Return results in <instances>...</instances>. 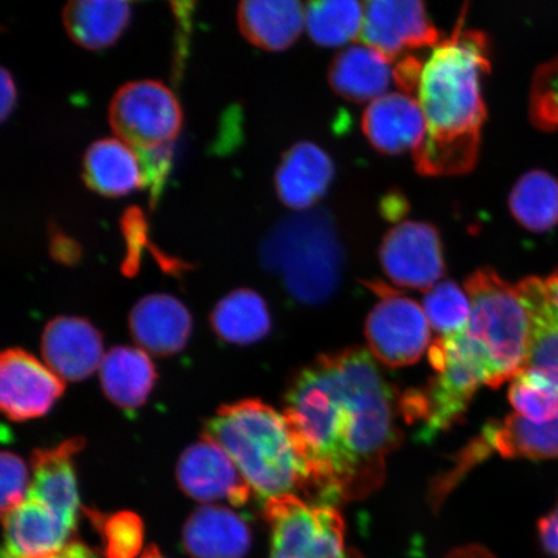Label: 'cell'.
Listing matches in <instances>:
<instances>
[{
    "instance_id": "37",
    "label": "cell",
    "mask_w": 558,
    "mask_h": 558,
    "mask_svg": "<svg viewBox=\"0 0 558 558\" xmlns=\"http://www.w3.org/2000/svg\"><path fill=\"white\" fill-rule=\"evenodd\" d=\"M29 474L26 465L15 453H2V512L12 511L23 504L29 493Z\"/></svg>"
},
{
    "instance_id": "34",
    "label": "cell",
    "mask_w": 558,
    "mask_h": 558,
    "mask_svg": "<svg viewBox=\"0 0 558 558\" xmlns=\"http://www.w3.org/2000/svg\"><path fill=\"white\" fill-rule=\"evenodd\" d=\"M109 558H134L143 546V523L132 513H118L102 523Z\"/></svg>"
},
{
    "instance_id": "20",
    "label": "cell",
    "mask_w": 558,
    "mask_h": 558,
    "mask_svg": "<svg viewBox=\"0 0 558 558\" xmlns=\"http://www.w3.org/2000/svg\"><path fill=\"white\" fill-rule=\"evenodd\" d=\"M184 546L193 558H242L250 549L251 532L230 509L206 506L187 520Z\"/></svg>"
},
{
    "instance_id": "13",
    "label": "cell",
    "mask_w": 558,
    "mask_h": 558,
    "mask_svg": "<svg viewBox=\"0 0 558 558\" xmlns=\"http://www.w3.org/2000/svg\"><path fill=\"white\" fill-rule=\"evenodd\" d=\"M64 388V380L33 355L19 349L3 353L0 403L12 421L23 422L45 415Z\"/></svg>"
},
{
    "instance_id": "41",
    "label": "cell",
    "mask_w": 558,
    "mask_h": 558,
    "mask_svg": "<svg viewBox=\"0 0 558 558\" xmlns=\"http://www.w3.org/2000/svg\"><path fill=\"white\" fill-rule=\"evenodd\" d=\"M542 546L550 556L558 558V505L555 511L538 523Z\"/></svg>"
},
{
    "instance_id": "29",
    "label": "cell",
    "mask_w": 558,
    "mask_h": 558,
    "mask_svg": "<svg viewBox=\"0 0 558 558\" xmlns=\"http://www.w3.org/2000/svg\"><path fill=\"white\" fill-rule=\"evenodd\" d=\"M213 326L221 339L234 344H251L270 330V316L264 299L253 290L230 292L216 305Z\"/></svg>"
},
{
    "instance_id": "28",
    "label": "cell",
    "mask_w": 558,
    "mask_h": 558,
    "mask_svg": "<svg viewBox=\"0 0 558 558\" xmlns=\"http://www.w3.org/2000/svg\"><path fill=\"white\" fill-rule=\"evenodd\" d=\"M508 205L521 227L534 233L548 232L558 225V179L543 170L522 174Z\"/></svg>"
},
{
    "instance_id": "45",
    "label": "cell",
    "mask_w": 558,
    "mask_h": 558,
    "mask_svg": "<svg viewBox=\"0 0 558 558\" xmlns=\"http://www.w3.org/2000/svg\"><path fill=\"white\" fill-rule=\"evenodd\" d=\"M445 558H497L484 547L466 546L452 550Z\"/></svg>"
},
{
    "instance_id": "42",
    "label": "cell",
    "mask_w": 558,
    "mask_h": 558,
    "mask_svg": "<svg viewBox=\"0 0 558 558\" xmlns=\"http://www.w3.org/2000/svg\"><path fill=\"white\" fill-rule=\"evenodd\" d=\"M0 88H2V101H0L2 109H0V117H2V121L4 122L12 113L17 101L16 83L13 81V76L9 70L4 68L2 69V83H0Z\"/></svg>"
},
{
    "instance_id": "27",
    "label": "cell",
    "mask_w": 558,
    "mask_h": 558,
    "mask_svg": "<svg viewBox=\"0 0 558 558\" xmlns=\"http://www.w3.org/2000/svg\"><path fill=\"white\" fill-rule=\"evenodd\" d=\"M532 325V347L527 367L558 376V311L550 302L546 283L527 277L518 283Z\"/></svg>"
},
{
    "instance_id": "32",
    "label": "cell",
    "mask_w": 558,
    "mask_h": 558,
    "mask_svg": "<svg viewBox=\"0 0 558 558\" xmlns=\"http://www.w3.org/2000/svg\"><path fill=\"white\" fill-rule=\"evenodd\" d=\"M424 313L439 337L463 331L471 317V302L457 283L445 281L435 286L424 298Z\"/></svg>"
},
{
    "instance_id": "46",
    "label": "cell",
    "mask_w": 558,
    "mask_h": 558,
    "mask_svg": "<svg viewBox=\"0 0 558 558\" xmlns=\"http://www.w3.org/2000/svg\"><path fill=\"white\" fill-rule=\"evenodd\" d=\"M544 283H546V289L550 302H553V304L556 306V310L558 311V268L554 271L553 275H549L546 279H544Z\"/></svg>"
},
{
    "instance_id": "11",
    "label": "cell",
    "mask_w": 558,
    "mask_h": 558,
    "mask_svg": "<svg viewBox=\"0 0 558 558\" xmlns=\"http://www.w3.org/2000/svg\"><path fill=\"white\" fill-rule=\"evenodd\" d=\"M386 275L401 288L429 291L446 274L441 235L423 221H403L384 236L379 251Z\"/></svg>"
},
{
    "instance_id": "23",
    "label": "cell",
    "mask_w": 558,
    "mask_h": 558,
    "mask_svg": "<svg viewBox=\"0 0 558 558\" xmlns=\"http://www.w3.org/2000/svg\"><path fill=\"white\" fill-rule=\"evenodd\" d=\"M390 62L374 48L353 46L333 59L330 86L339 96L357 104L374 101L386 95L393 80Z\"/></svg>"
},
{
    "instance_id": "9",
    "label": "cell",
    "mask_w": 558,
    "mask_h": 558,
    "mask_svg": "<svg viewBox=\"0 0 558 558\" xmlns=\"http://www.w3.org/2000/svg\"><path fill=\"white\" fill-rule=\"evenodd\" d=\"M111 129L137 150L171 144L184 123L172 90L159 81L130 82L117 90L109 107Z\"/></svg>"
},
{
    "instance_id": "4",
    "label": "cell",
    "mask_w": 558,
    "mask_h": 558,
    "mask_svg": "<svg viewBox=\"0 0 558 558\" xmlns=\"http://www.w3.org/2000/svg\"><path fill=\"white\" fill-rule=\"evenodd\" d=\"M471 317L464 331L483 352L492 388H498L527 367L532 325L518 284L490 268L474 271L465 282Z\"/></svg>"
},
{
    "instance_id": "7",
    "label": "cell",
    "mask_w": 558,
    "mask_h": 558,
    "mask_svg": "<svg viewBox=\"0 0 558 558\" xmlns=\"http://www.w3.org/2000/svg\"><path fill=\"white\" fill-rule=\"evenodd\" d=\"M493 453L507 459H558V416L544 424L529 422L519 414L487 423L478 436L457 453L450 469L430 486L432 507H441L460 481Z\"/></svg>"
},
{
    "instance_id": "2",
    "label": "cell",
    "mask_w": 558,
    "mask_h": 558,
    "mask_svg": "<svg viewBox=\"0 0 558 558\" xmlns=\"http://www.w3.org/2000/svg\"><path fill=\"white\" fill-rule=\"evenodd\" d=\"M465 13L424 62L418 82L425 135L413 158L424 177H458L477 165L487 117L483 78L490 72V41L485 33L466 29Z\"/></svg>"
},
{
    "instance_id": "8",
    "label": "cell",
    "mask_w": 558,
    "mask_h": 558,
    "mask_svg": "<svg viewBox=\"0 0 558 558\" xmlns=\"http://www.w3.org/2000/svg\"><path fill=\"white\" fill-rule=\"evenodd\" d=\"M265 518L271 532L270 558H362L347 547L337 508L284 495L265 504Z\"/></svg>"
},
{
    "instance_id": "36",
    "label": "cell",
    "mask_w": 558,
    "mask_h": 558,
    "mask_svg": "<svg viewBox=\"0 0 558 558\" xmlns=\"http://www.w3.org/2000/svg\"><path fill=\"white\" fill-rule=\"evenodd\" d=\"M121 230L125 242V256L123 262V274L135 276L142 263V257L148 242V222L144 213L138 207L125 209L121 219ZM150 247V246H149Z\"/></svg>"
},
{
    "instance_id": "33",
    "label": "cell",
    "mask_w": 558,
    "mask_h": 558,
    "mask_svg": "<svg viewBox=\"0 0 558 558\" xmlns=\"http://www.w3.org/2000/svg\"><path fill=\"white\" fill-rule=\"evenodd\" d=\"M529 118L541 131L558 130V54L535 70L529 94Z\"/></svg>"
},
{
    "instance_id": "12",
    "label": "cell",
    "mask_w": 558,
    "mask_h": 558,
    "mask_svg": "<svg viewBox=\"0 0 558 558\" xmlns=\"http://www.w3.org/2000/svg\"><path fill=\"white\" fill-rule=\"evenodd\" d=\"M364 10L360 38L390 62L409 50L435 48L442 41L418 0H373L364 3Z\"/></svg>"
},
{
    "instance_id": "47",
    "label": "cell",
    "mask_w": 558,
    "mask_h": 558,
    "mask_svg": "<svg viewBox=\"0 0 558 558\" xmlns=\"http://www.w3.org/2000/svg\"><path fill=\"white\" fill-rule=\"evenodd\" d=\"M142 558H165V557L162 555H160L157 547L151 546L145 550Z\"/></svg>"
},
{
    "instance_id": "18",
    "label": "cell",
    "mask_w": 558,
    "mask_h": 558,
    "mask_svg": "<svg viewBox=\"0 0 558 558\" xmlns=\"http://www.w3.org/2000/svg\"><path fill=\"white\" fill-rule=\"evenodd\" d=\"M333 174L332 159L323 148L310 142L298 143L278 166V197L290 208L308 209L329 191Z\"/></svg>"
},
{
    "instance_id": "39",
    "label": "cell",
    "mask_w": 558,
    "mask_h": 558,
    "mask_svg": "<svg viewBox=\"0 0 558 558\" xmlns=\"http://www.w3.org/2000/svg\"><path fill=\"white\" fill-rule=\"evenodd\" d=\"M423 66V62L414 58V56H408V58H404L395 66L393 81L402 89L403 94L416 95Z\"/></svg>"
},
{
    "instance_id": "6",
    "label": "cell",
    "mask_w": 558,
    "mask_h": 558,
    "mask_svg": "<svg viewBox=\"0 0 558 558\" xmlns=\"http://www.w3.org/2000/svg\"><path fill=\"white\" fill-rule=\"evenodd\" d=\"M429 362L435 378L400 400L407 421L422 424L417 439L425 442L458 423L478 389L490 384L484 354L464 330L438 337L429 348Z\"/></svg>"
},
{
    "instance_id": "1",
    "label": "cell",
    "mask_w": 558,
    "mask_h": 558,
    "mask_svg": "<svg viewBox=\"0 0 558 558\" xmlns=\"http://www.w3.org/2000/svg\"><path fill=\"white\" fill-rule=\"evenodd\" d=\"M397 396L361 348L319 355L292 381L284 417L319 506L369 497L383 486L399 448Z\"/></svg>"
},
{
    "instance_id": "38",
    "label": "cell",
    "mask_w": 558,
    "mask_h": 558,
    "mask_svg": "<svg viewBox=\"0 0 558 558\" xmlns=\"http://www.w3.org/2000/svg\"><path fill=\"white\" fill-rule=\"evenodd\" d=\"M171 5L178 25L173 74L174 78H179V76L183 74L187 44H190L192 32V20L195 4L193 2H173Z\"/></svg>"
},
{
    "instance_id": "25",
    "label": "cell",
    "mask_w": 558,
    "mask_h": 558,
    "mask_svg": "<svg viewBox=\"0 0 558 558\" xmlns=\"http://www.w3.org/2000/svg\"><path fill=\"white\" fill-rule=\"evenodd\" d=\"M65 31L87 50H102L114 45L128 29L131 5L121 0H74L62 11Z\"/></svg>"
},
{
    "instance_id": "21",
    "label": "cell",
    "mask_w": 558,
    "mask_h": 558,
    "mask_svg": "<svg viewBox=\"0 0 558 558\" xmlns=\"http://www.w3.org/2000/svg\"><path fill=\"white\" fill-rule=\"evenodd\" d=\"M236 15L243 37L264 51L288 50L305 26L304 5L295 0H246Z\"/></svg>"
},
{
    "instance_id": "15",
    "label": "cell",
    "mask_w": 558,
    "mask_h": 558,
    "mask_svg": "<svg viewBox=\"0 0 558 558\" xmlns=\"http://www.w3.org/2000/svg\"><path fill=\"white\" fill-rule=\"evenodd\" d=\"M3 558H52L68 546L75 527L29 494L3 514Z\"/></svg>"
},
{
    "instance_id": "31",
    "label": "cell",
    "mask_w": 558,
    "mask_h": 558,
    "mask_svg": "<svg viewBox=\"0 0 558 558\" xmlns=\"http://www.w3.org/2000/svg\"><path fill=\"white\" fill-rule=\"evenodd\" d=\"M508 397L515 414L526 421L553 422L558 416V376L526 367L512 380Z\"/></svg>"
},
{
    "instance_id": "22",
    "label": "cell",
    "mask_w": 558,
    "mask_h": 558,
    "mask_svg": "<svg viewBox=\"0 0 558 558\" xmlns=\"http://www.w3.org/2000/svg\"><path fill=\"white\" fill-rule=\"evenodd\" d=\"M81 448L82 441L70 439L59 448L35 453L34 476L27 493L51 507L73 526L78 514L80 498L72 458Z\"/></svg>"
},
{
    "instance_id": "30",
    "label": "cell",
    "mask_w": 558,
    "mask_h": 558,
    "mask_svg": "<svg viewBox=\"0 0 558 558\" xmlns=\"http://www.w3.org/2000/svg\"><path fill=\"white\" fill-rule=\"evenodd\" d=\"M364 4L354 0H320L305 7V27L323 47H339L361 37Z\"/></svg>"
},
{
    "instance_id": "44",
    "label": "cell",
    "mask_w": 558,
    "mask_h": 558,
    "mask_svg": "<svg viewBox=\"0 0 558 558\" xmlns=\"http://www.w3.org/2000/svg\"><path fill=\"white\" fill-rule=\"evenodd\" d=\"M52 558H99L93 550L81 543H69L68 546Z\"/></svg>"
},
{
    "instance_id": "24",
    "label": "cell",
    "mask_w": 558,
    "mask_h": 558,
    "mask_svg": "<svg viewBox=\"0 0 558 558\" xmlns=\"http://www.w3.org/2000/svg\"><path fill=\"white\" fill-rule=\"evenodd\" d=\"M83 181L104 197H123L142 187L138 156L120 140H97L83 158Z\"/></svg>"
},
{
    "instance_id": "17",
    "label": "cell",
    "mask_w": 558,
    "mask_h": 558,
    "mask_svg": "<svg viewBox=\"0 0 558 558\" xmlns=\"http://www.w3.org/2000/svg\"><path fill=\"white\" fill-rule=\"evenodd\" d=\"M41 349L47 366L62 380L86 379L104 360L99 331L80 318L52 320L46 327Z\"/></svg>"
},
{
    "instance_id": "5",
    "label": "cell",
    "mask_w": 558,
    "mask_h": 558,
    "mask_svg": "<svg viewBox=\"0 0 558 558\" xmlns=\"http://www.w3.org/2000/svg\"><path fill=\"white\" fill-rule=\"evenodd\" d=\"M263 262L298 302L323 304L338 290L344 262L331 216L320 209L286 220L265 242Z\"/></svg>"
},
{
    "instance_id": "3",
    "label": "cell",
    "mask_w": 558,
    "mask_h": 558,
    "mask_svg": "<svg viewBox=\"0 0 558 558\" xmlns=\"http://www.w3.org/2000/svg\"><path fill=\"white\" fill-rule=\"evenodd\" d=\"M207 437L227 451L251 492L265 500L310 494L308 470L290 425L267 404L248 400L220 409Z\"/></svg>"
},
{
    "instance_id": "26",
    "label": "cell",
    "mask_w": 558,
    "mask_h": 558,
    "mask_svg": "<svg viewBox=\"0 0 558 558\" xmlns=\"http://www.w3.org/2000/svg\"><path fill=\"white\" fill-rule=\"evenodd\" d=\"M105 393L123 409L134 410L148 399L156 368L142 349L120 347L105 355L100 366Z\"/></svg>"
},
{
    "instance_id": "43",
    "label": "cell",
    "mask_w": 558,
    "mask_h": 558,
    "mask_svg": "<svg viewBox=\"0 0 558 558\" xmlns=\"http://www.w3.org/2000/svg\"><path fill=\"white\" fill-rule=\"evenodd\" d=\"M408 209L409 205L407 199L396 192L386 195L381 202L383 216L390 221H397L402 218V216L408 213Z\"/></svg>"
},
{
    "instance_id": "16",
    "label": "cell",
    "mask_w": 558,
    "mask_h": 558,
    "mask_svg": "<svg viewBox=\"0 0 558 558\" xmlns=\"http://www.w3.org/2000/svg\"><path fill=\"white\" fill-rule=\"evenodd\" d=\"M362 131L383 155L415 150L425 135V118L416 97L386 94L372 102L362 117Z\"/></svg>"
},
{
    "instance_id": "35",
    "label": "cell",
    "mask_w": 558,
    "mask_h": 558,
    "mask_svg": "<svg viewBox=\"0 0 558 558\" xmlns=\"http://www.w3.org/2000/svg\"><path fill=\"white\" fill-rule=\"evenodd\" d=\"M173 146L167 144L148 150H138L142 166V187L149 192L151 208H155L165 190L167 178L172 169Z\"/></svg>"
},
{
    "instance_id": "40",
    "label": "cell",
    "mask_w": 558,
    "mask_h": 558,
    "mask_svg": "<svg viewBox=\"0 0 558 558\" xmlns=\"http://www.w3.org/2000/svg\"><path fill=\"white\" fill-rule=\"evenodd\" d=\"M50 250L53 259L64 264H74L80 260L82 255L78 242L54 225L50 228Z\"/></svg>"
},
{
    "instance_id": "10",
    "label": "cell",
    "mask_w": 558,
    "mask_h": 558,
    "mask_svg": "<svg viewBox=\"0 0 558 558\" xmlns=\"http://www.w3.org/2000/svg\"><path fill=\"white\" fill-rule=\"evenodd\" d=\"M380 302L366 320V338L374 357L389 367L416 364L429 345L430 325L414 300L386 283H368Z\"/></svg>"
},
{
    "instance_id": "19",
    "label": "cell",
    "mask_w": 558,
    "mask_h": 558,
    "mask_svg": "<svg viewBox=\"0 0 558 558\" xmlns=\"http://www.w3.org/2000/svg\"><path fill=\"white\" fill-rule=\"evenodd\" d=\"M130 320L137 343L156 354L178 353L191 337V313L170 295L156 294L140 300Z\"/></svg>"
},
{
    "instance_id": "14",
    "label": "cell",
    "mask_w": 558,
    "mask_h": 558,
    "mask_svg": "<svg viewBox=\"0 0 558 558\" xmlns=\"http://www.w3.org/2000/svg\"><path fill=\"white\" fill-rule=\"evenodd\" d=\"M181 487L201 501L227 500L234 506L247 504L251 488L227 451L206 437L191 446L178 466Z\"/></svg>"
}]
</instances>
